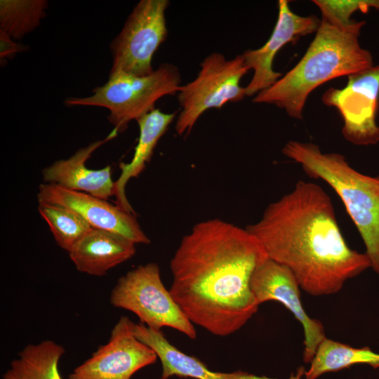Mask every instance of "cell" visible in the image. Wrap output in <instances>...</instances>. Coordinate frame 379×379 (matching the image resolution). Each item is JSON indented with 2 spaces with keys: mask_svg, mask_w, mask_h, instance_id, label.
<instances>
[{
  "mask_svg": "<svg viewBox=\"0 0 379 379\" xmlns=\"http://www.w3.org/2000/svg\"><path fill=\"white\" fill-rule=\"evenodd\" d=\"M364 21L340 28L321 19L314 39L300 60L270 87L258 93L253 102L274 105L287 114L302 119L310 94L320 85L373 65L370 51L359 36Z\"/></svg>",
  "mask_w": 379,
  "mask_h": 379,
  "instance_id": "cell-3",
  "label": "cell"
},
{
  "mask_svg": "<svg viewBox=\"0 0 379 379\" xmlns=\"http://www.w3.org/2000/svg\"><path fill=\"white\" fill-rule=\"evenodd\" d=\"M65 348L46 340L25 346L10 364L3 379H62L58 368Z\"/></svg>",
  "mask_w": 379,
  "mask_h": 379,
  "instance_id": "cell-18",
  "label": "cell"
},
{
  "mask_svg": "<svg viewBox=\"0 0 379 379\" xmlns=\"http://www.w3.org/2000/svg\"><path fill=\"white\" fill-rule=\"evenodd\" d=\"M320 23L316 15L300 16L291 10L289 1L279 0L277 20L269 39L260 48L241 54L246 65L253 70V77L245 87L246 96L257 95L279 80L282 74L272 67L277 52L300 36L316 33Z\"/></svg>",
  "mask_w": 379,
  "mask_h": 379,
  "instance_id": "cell-13",
  "label": "cell"
},
{
  "mask_svg": "<svg viewBox=\"0 0 379 379\" xmlns=\"http://www.w3.org/2000/svg\"><path fill=\"white\" fill-rule=\"evenodd\" d=\"M109 301L115 307L134 313L140 323L152 329L169 327L191 339L197 337L194 324L165 288L154 262L139 265L121 277Z\"/></svg>",
  "mask_w": 379,
  "mask_h": 379,
  "instance_id": "cell-6",
  "label": "cell"
},
{
  "mask_svg": "<svg viewBox=\"0 0 379 379\" xmlns=\"http://www.w3.org/2000/svg\"><path fill=\"white\" fill-rule=\"evenodd\" d=\"M321 13V19L340 28H349L356 21L351 15L361 11L367 13L371 8L379 11V0H314Z\"/></svg>",
  "mask_w": 379,
  "mask_h": 379,
  "instance_id": "cell-22",
  "label": "cell"
},
{
  "mask_svg": "<svg viewBox=\"0 0 379 379\" xmlns=\"http://www.w3.org/2000/svg\"><path fill=\"white\" fill-rule=\"evenodd\" d=\"M118 133L112 129L103 140H96L78 149L67 159L58 160L43 170L44 183L54 184L67 190L81 192L107 200L114 196L111 166L90 169L86 161L101 145L114 138Z\"/></svg>",
  "mask_w": 379,
  "mask_h": 379,
  "instance_id": "cell-14",
  "label": "cell"
},
{
  "mask_svg": "<svg viewBox=\"0 0 379 379\" xmlns=\"http://www.w3.org/2000/svg\"><path fill=\"white\" fill-rule=\"evenodd\" d=\"M246 229L268 258L287 267L312 295L336 293L348 279L371 267L366 253L348 246L331 199L314 182H297Z\"/></svg>",
  "mask_w": 379,
  "mask_h": 379,
  "instance_id": "cell-2",
  "label": "cell"
},
{
  "mask_svg": "<svg viewBox=\"0 0 379 379\" xmlns=\"http://www.w3.org/2000/svg\"><path fill=\"white\" fill-rule=\"evenodd\" d=\"M305 379H317L321 375L349 368L356 364H368L379 368V353L368 347H352L348 345L326 338L319 345L310 361Z\"/></svg>",
  "mask_w": 379,
  "mask_h": 379,
  "instance_id": "cell-19",
  "label": "cell"
},
{
  "mask_svg": "<svg viewBox=\"0 0 379 379\" xmlns=\"http://www.w3.org/2000/svg\"><path fill=\"white\" fill-rule=\"evenodd\" d=\"M281 151L339 196L364 241L371 268L379 274V176L361 173L343 154L324 153L314 143L290 140Z\"/></svg>",
  "mask_w": 379,
  "mask_h": 379,
  "instance_id": "cell-4",
  "label": "cell"
},
{
  "mask_svg": "<svg viewBox=\"0 0 379 379\" xmlns=\"http://www.w3.org/2000/svg\"><path fill=\"white\" fill-rule=\"evenodd\" d=\"M180 74L176 66L163 63L151 74L137 77L122 73L109 74L107 81L93 89L84 98H68L67 106H97L107 109L109 121L118 133L124 132L129 122L155 109L163 96L177 93Z\"/></svg>",
  "mask_w": 379,
  "mask_h": 379,
  "instance_id": "cell-5",
  "label": "cell"
},
{
  "mask_svg": "<svg viewBox=\"0 0 379 379\" xmlns=\"http://www.w3.org/2000/svg\"><path fill=\"white\" fill-rule=\"evenodd\" d=\"M300 285L286 267L269 258L254 271L251 289L258 305L274 300L286 307L304 331L303 360L310 363L320 343L326 338L321 322L310 317L300 300Z\"/></svg>",
  "mask_w": 379,
  "mask_h": 379,
  "instance_id": "cell-11",
  "label": "cell"
},
{
  "mask_svg": "<svg viewBox=\"0 0 379 379\" xmlns=\"http://www.w3.org/2000/svg\"><path fill=\"white\" fill-rule=\"evenodd\" d=\"M45 0H1L0 30L20 39L34 30L46 15Z\"/></svg>",
  "mask_w": 379,
  "mask_h": 379,
  "instance_id": "cell-20",
  "label": "cell"
},
{
  "mask_svg": "<svg viewBox=\"0 0 379 379\" xmlns=\"http://www.w3.org/2000/svg\"><path fill=\"white\" fill-rule=\"evenodd\" d=\"M134 322L122 316L114 326L109 340L77 366L67 379H131L152 365L157 355L134 333Z\"/></svg>",
  "mask_w": 379,
  "mask_h": 379,
  "instance_id": "cell-10",
  "label": "cell"
},
{
  "mask_svg": "<svg viewBox=\"0 0 379 379\" xmlns=\"http://www.w3.org/2000/svg\"><path fill=\"white\" fill-rule=\"evenodd\" d=\"M133 331L136 338L152 349L160 359L162 366L161 379H168L172 376L195 379H276L243 371H213L199 359L171 344L161 330L152 329L140 322L134 324Z\"/></svg>",
  "mask_w": 379,
  "mask_h": 379,
  "instance_id": "cell-15",
  "label": "cell"
},
{
  "mask_svg": "<svg viewBox=\"0 0 379 379\" xmlns=\"http://www.w3.org/2000/svg\"><path fill=\"white\" fill-rule=\"evenodd\" d=\"M175 114V112L166 113L154 109L136 120L139 126V138L133 156L130 162L119 164L121 173L114 182L116 204L128 213L135 214L127 199L126 185L130 179L138 177L144 170L159 140L174 120Z\"/></svg>",
  "mask_w": 379,
  "mask_h": 379,
  "instance_id": "cell-17",
  "label": "cell"
},
{
  "mask_svg": "<svg viewBox=\"0 0 379 379\" xmlns=\"http://www.w3.org/2000/svg\"><path fill=\"white\" fill-rule=\"evenodd\" d=\"M39 203L59 205L81 215L94 229L119 234L135 244L150 243L135 214L89 194L43 183L37 194Z\"/></svg>",
  "mask_w": 379,
  "mask_h": 379,
  "instance_id": "cell-12",
  "label": "cell"
},
{
  "mask_svg": "<svg viewBox=\"0 0 379 379\" xmlns=\"http://www.w3.org/2000/svg\"><path fill=\"white\" fill-rule=\"evenodd\" d=\"M343 88H330L321 97L323 103L335 107L344 122L342 134L356 145L379 142L376 122L379 100V65L347 76Z\"/></svg>",
  "mask_w": 379,
  "mask_h": 379,
  "instance_id": "cell-9",
  "label": "cell"
},
{
  "mask_svg": "<svg viewBox=\"0 0 379 379\" xmlns=\"http://www.w3.org/2000/svg\"><path fill=\"white\" fill-rule=\"evenodd\" d=\"M38 210L48 225L57 244L67 252L92 229L81 215L67 208L39 203Z\"/></svg>",
  "mask_w": 379,
  "mask_h": 379,
  "instance_id": "cell-21",
  "label": "cell"
},
{
  "mask_svg": "<svg viewBox=\"0 0 379 379\" xmlns=\"http://www.w3.org/2000/svg\"><path fill=\"white\" fill-rule=\"evenodd\" d=\"M200 67L196 78L181 86L177 93L181 107L175 126L178 135L188 134L206 111L220 109L246 96V88L240 84L250 69L241 54L227 60L222 53H213L203 60Z\"/></svg>",
  "mask_w": 379,
  "mask_h": 379,
  "instance_id": "cell-7",
  "label": "cell"
},
{
  "mask_svg": "<svg viewBox=\"0 0 379 379\" xmlns=\"http://www.w3.org/2000/svg\"><path fill=\"white\" fill-rule=\"evenodd\" d=\"M25 45L14 42L12 37L5 32L0 30V58L14 55L15 53L26 51Z\"/></svg>",
  "mask_w": 379,
  "mask_h": 379,
  "instance_id": "cell-23",
  "label": "cell"
},
{
  "mask_svg": "<svg viewBox=\"0 0 379 379\" xmlns=\"http://www.w3.org/2000/svg\"><path fill=\"white\" fill-rule=\"evenodd\" d=\"M135 251V244L124 237L92 228L68 253L80 272L103 276L110 269L131 258Z\"/></svg>",
  "mask_w": 379,
  "mask_h": 379,
  "instance_id": "cell-16",
  "label": "cell"
},
{
  "mask_svg": "<svg viewBox=\"0 0 379 379\" xmlns=\"http://www.w3.org/2000/svg\"><path fill=\"white\" fill-rule=\"evenodd\" d=\"M267 258L246 228L217 218L200 222L171 260L170 293L193 324L215 335H230L258 311L251 279Z\"/></svg>",
  "mask_w": 379,
  "mask_h": 379,
  "instance_id": "cell-1",
  "label": "cell"
},
{
  "mask_svg": "<svg viewBox=\"0 0 379 379\" xmlns=\"http://www.w3.org/2000/svg\"><path fill=\"white\" fill-rule=\"evenodd\" d=\"M168 0H141L128 15L121 31L110 44L109 74L142 77L151 74L152 57L168 36Z\"/></svg>",
  "mask_w": 379,
  "mask_h": 379,
  "instance_id": "cell-8",
  "label": "cell"
}]
</instances>
